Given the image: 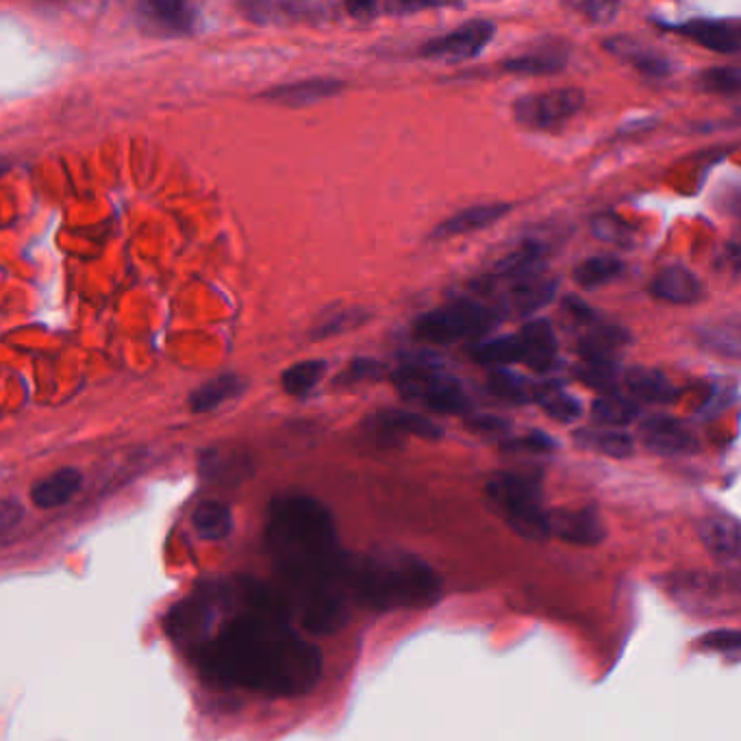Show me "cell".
<instances>
[{"label": "cell", "mask_w": 741, "mask_h": 741, "mask_svg": "<svg viewBox=\"0 0 741 741\" xmlns=\"http://www.w3.org/2000/svg\"><path fill=\"white\" fill-rule=\"evenodd\" d=\"M194 622L192 657L211 685L296 699L323 679V655L296 633L277 587L253 579L203 583L194 590Z\"/></svg>", "instance_id": "cell-1"}, {"label": "cell", "mask_w": 741, "mask_h": 741, "mask_svg": "<svg viewBox=\"0 0 741 741\" xmlns=\"http://www.w3.org/2000/svg\"><path fill=\"white\" fill-rule=\"evenodd\" d=\"M266 548L279 594L312 635L340 631L353 607L349 563L331 511L305 494L277 496L266 515Z\"/></svg>", "instance_id": "cell-2"}, {"label": "cell", "mask_w": 741, "mask_h": 741, "mask_svg": "<svg viewBox=\"0 0 741 741\" xmlns=\"http://www.w3.org/2000/svg\"><path fill=\"white\" fill-rule=\"evenodd\" d=\"M349 587L353 603L378 611L422 609L441 596L439 576L430 566L400 552L351 557Z\"/></svg>", "instance_id": "cell-3"}, {"label": "cell", "mask_w": 741, "mask_h": 741, "mask_svg": "<svg viewBox=\"0 0 741 741\" xmlns=\"http://www.w3.org/2000/svg\"><path fill=\"white\" fill-rule=\"evenodd\" d=\"M505 316L498 307L474 299V296H457L454 301L424 312L413 320V338L435 347H450L459 342L481 340L498 325H502Z\"/></svg>", "instance_id": "cell-4"}, {"label": "cell", "mask_w": 741, "mask_h": 741, "mask_svg": "<svg viewBox=\"0 0 741 741\" xmlns=\"http://www.w3.org/2000/svg\"><path fill=\"white\" fill-rule=\"evenodd\" d=\"M487 498L507 524L526 539H548V511L542 502V485L531 474L498 472L487 481Z\"/></svg>", "instance_id": "cell-5"}, {"label": "cell", "mask_w": 741, "mask_h": 741, "mask_svg": "<svg viewBox=\"0 0 741 741\" xmlns=\"http://www.w3.org/2000/svg\"><path fill=\"white\" fill-rule=\"evenodd\" d=\"M396 391L433 413L441 415H467L472 411V400L457 376L435 366L409 362L389 372Z\"/></svg>", "instance_id": "cell-6"}, {"label": "cell", "mask_w": 741, "mask_h": 741, "mask_svg": "<svg viewBox=\"0 0 741 741\" xmlns=\"http://www.w3.org/2000/svg\"><path fill=\"white\" fill-rule=\"evenodd\" d=\"M585 92L579 87H559L526 94L511 105L513 120L529 131H557L574 120L585 107Z\"/></svg>", "instance_id": "cell-7"}, {"label": "cell", "mask_w": 741, "mask_h": 741, "mask_svg": "<svg viewBox=\"0 0 741 741\" xmlns=\"http://www.w3.org/2000/svg\"><path fill=\"white\" fill-rule=\"evenodd\" d=\"M472 288L476 290V294H489L494 296L498 303H494V307H498L502 312V316H533L537 312H542L544 307H548L559 290V281L555 277H548L542 272L529 275V277H520L513 281H502V283H489L485 279H478L472 283Z\"/></svg>", "instance_id": "cell-8"}, {"label": "cell", "mask_w": 741, "mask_h": 741, "mask_svg": "<svg viewBox=\"0 0 741 741\" xmlns=\"http://www.w3.org/2000/svg\"><path fill=\"white\" fill-rule=\"evenodd\" d=\"M496 24L485 17H474L457 28L430 37L420 44L417 57L435 63H463L476 59L494 39Z\"/></svg>", "instance_id": "cell-9"}, {"label": "cell", "mask_w": 741, "mask_h": 741, "mask_svg": "<svg viewBox=\"0 0 741 741\" xmlns=\"http://www.w3.org/2000/svg\"><path fill=\"white\" fill-rule=\"evenodd\" d=\"M640 441L648 450L657 454H666V457L694 454L701 450V441L692 433V428L679 417H672L666 413H655L642 420Z\"/></svg>", "instance_id": "cell-10"}, {"label": "cell", "mask_w": 741, "mask_h": 741, "mask_svg": "<svg viewBox=\"0 0 741 741\" xmlns=\"http://www.w3.org/2000/svg\"><path fill=\"white\" fill-rule=\"evenodd\" d=\"M603 48L614 59L635 68L648 81H666L677 72V63L655 46L631 35H614L603 41Z\"/></svg>", "instance_id": "cell-11"}, {"label": "cell", "mask_w": 741, "mask_h": 741, "mask_svg": "<svg viewBox=\"0 0 741 741\" xmlns=\"http://www.w3.org/2000/svg\"><path fill=\"white\" fill-rule=\"evenodd\" d=\"M666 31H672L707 50L720 54H736L740 50V28L736 22L716 20V17H690L681 22H659Z\"/></svg>", "instance_id": "cell-12"}, {"label": "cell", "mask_w": 741, "mask_h": 741, "mask_svg": "<svg viewBox=\"0 0 741 741\" xmlns=\"http://www.w3.org/2000/svg\"><path fill=\"white\" fill-rule=\"evenodd\" d=\"M513 211V203H478L465 209L454 211L446 220H441L428 235L430 242H446L452 238L470 235L476 231H485L491 224L505 220Z\"/></svg>", "instance_id": "cell-13"}, {"label": "cell", "mask_w": 741, "mask_h": 741, "mask_svg": "<svg viewBox=\"0 0 741 741\" xmlns=\"http://www.w3.org/2000/svg\"><path fill=\"white\" fill-rule=\"evenodd\" d=\"M248 20L257 24H325L333 17V7L323 2H248L242 4Z\"/></svg>", "instance_id": "cell-14"}, {"label": "cell", "mask_w": 741, "mask_h": 741, "mask_svg": "<svg viewBox=\"0 0 741 741\" xmlns=\"http://www.w3.org/2000/svg\"><path fill=\"white\" fill-rule=\"evenodd\" d=\"M570 61V46L561 39H548L522 54H513L500 63V70L515 76H550L559 74Z\"/></svg>", "instance_id": "cell-15"}, {"label": "cell", "mask_w": 741, "mask_h": 741, "mask_svg": "<svg viewBox=\"0 0 741 741\" xmlns=\"http://www.w3.org/2000/svg\"><path fill=\"white\" fill-rule=\"evenodd\" d=\"M651 294L661 303L688 307L705 299V286L690 268L681 264H670L653 277Z\"/></svg>", "instance_id": "cell-16"}, {"label": "cell", "mask_w": 741, "mask_h": 741, "mask_svg": "<svg viewBox=\"0 0 741 741\" xmlns=\"http://www.w3.org/2000/svg\"><path fill=\"white\" fill-rule=\"evenodd\" d=\"M548 533L576 546H596L605 539V524L596 509L548 511Z\"/></svg>", "instance_id": "cell-17"}, {"label": "cell", "mask_w": 741, "mask_h": 741, "mask_svg": "<svg viewBox=\"0 0 741 741\" xmlns=\"http://www.w3.org/2000/svg\"><path fill=\"white\" fill-rule=\"evenodd\" d=\"M366 426L372 435L378 437H400V435H413L428 441H439L444 437V428L433 422L426 415L404 411V409H382L372 413L366 420Z\"/></svg>", "instance_id": "cell-18"}, {"label": "cell", "mask_w": 741, "mask_h": 741, "mask_svg": "<svg viewBox=\"0 0 741 741\" xmlns=\"http://www.w3.org/2000/svg\"><path fill=\"white\" fill-rule=\"evenodd\" d=\"M347 89V83L336 76H312L286 85H277L262 94L264 100L283 105V107H307L314 102H323L340 96Z\"/></svg>", "instance_id": "cell-19"}, {"label": "cell", "mask_w": 741, "mask_h": 741, "mask_svg": "<svg viewBox=\"0 0 741 741\" xmlns=\"http://www.w3.org/2000/svg\"><path fill=\"white\" fill-rule=\"evenodd\" d=\"M633 342L629 329L598 318L594 325L581 331L579 340V357L594 362H618V355L627 351Z\"/></svg>", "instance_id": "cell-20"}, {"label": "cell", "mask_w": 741, "mask_h": 741, "mask_svg": "<svg viewBox=\"0 0 741 741\" xmlns=\"http://www.w3.org/2000/svg\"><path fill=\"white\" fill-rule=\"evenodd\" d=\"M522 342V364L537 374H548L557 364L559 342L552 325L546 318H535L518 333Z\"/></svg>", "instance_id": "cell-21"}, {"label": "cell", "mask_w": 741, "mask_h": 741, "mask_svg": "<svg viewBox=\"0 0 741 741\" xmlns=\"http://www.w3.org/2000/svg\"><path fill=\"white\" fill-rule=\"evenodd\" d=\"M548 257V244L542 240H526L518 248L509 251L505 257H500L491 272L483 279L489 283H502L513 281L520 277H529L544 270V259Z\"/></svg>", "instance_id": "cell-22"}, {"label": "cell", "mask_w": 741, "mask_h": 741, "mask_svg": "<svg viewBox=\"0 0 741 741\" xmlns=\"http://www.w3.org/2000/svg\"><path fill=\"white\" fill-rule=\"evenodd\" d=\"M142 17L157 31L172 35H190L198 24V9L181 0H153L139 4Z\"/></svg>", "instance_id": "cell-23"}, {"label": "cell", "mask_w": 741, "mask_h": 741, "mask_svg": "<svg viewBox=\"0 0 741 741\" xmlns=\"http://www.w3.org/2000/svg\"><path fill=\"white\" fill-rule=\"evenodd\" d=\"M701 539L705 548L722 563H738L741 559L740 522L729 515H709L701 524Z\"/></svg>", "instance_id": "cell-24"}, {"label": "cell", "mask_w": 741, "mask_h": 741, "mask_svg": "<svg viewBox=\"0 0 741 741\" xmlns=\"http://www.w3.org/2000/svg\"><path fill=\"white\" fill-rule=\"evenodd\" d=\"M83 487V474L76 467H61L31 487V502L37 509H59L68 505Z\"/></svg>", "instance_id": "cell-25"}, {"label": "cell", "mask_w": 741, "mask_h": 741, "mask_svg": "<svg viewBox=\"0 0 741 741\" xmlns=\"http://www.w3.org/2000/svg\"><path fill=\"white\" fill-rule=\"evenodd\" d=\"M624 385L629 389V396L640 404H670L679 398L677 385L657 368H646V366H635L627 372Z\"/></svg>", "instance_id": "cell-26"}, {"label": "cell", "mask_w": 741, "mask_h": 741, "mask_svg": "<svg viewBox=\"0 0 741 741\" xmlns=\"http://www.w3.org/2000/svg\"><path fill=\"white\" fill-rule=\"evenodd\" d=\"M370 320V309L362 305H338L318 316V320L309 329V338L316 342L340 338L366 327Z\"/></svg>", "instance_id": "cell-27"}, {"label": "cell", "mask_w": 741, "mask_h": 741, "mask_svg": "<svg viewBox=\"0 0 741 741\" xmlns=\"http://www.w3.org/2000/svg\"><path fill=\"white\" fill-rule=\"evenodd\" d=\"M574 444L583 450H592L611 459H629L635 454V439L618 428L587 426L574 430Z\"/></svg>", "instance_id": "cell-28"}, {"label": "cell", "mask_w": 741, "mask_h": 741, "mask_svg": "<svg viewBox=\"0 0 741 741\" xmlns=\"http://www.w3.org/2000/svg\"><path fill=\"white\" fill-rule=\"evenodd\" d=\"M244 389H246V380L240 374H233V372L220 374L190 393V409L194 413L214 411L222 406L224 402L240 398Z\"/></svg>", "instance_id": "cell-29"}, {"label": "cell", "mask_w": 741, "mask_h": 741, "mask_svg": "<svg viewBox=\"0 0 741 741\" xmlns=\"http://www.w3.org/2000/svg\"><path fill=\"white\" fill-rule=\"evenodd\" d=\"M533 402L555 422L561 424H572L583 415V402L570 393L568 389L561 387V382H537L535 385V393H533Z\"/></svg>", "instance_id": "cell-30"}, {"label": "cell", "mask_w": 741, "mask_h": 741, "mask_svg": "<svg viewBox=\"0 0 741 741\" xmlns=\"http://www.w3.org/2000/svg\"><path fill=\"white\" fill-rule=\"evenodd\" d=\"M624 270L627 266L618 255H594L572 270V279L583 290H598L618 281Z\"/></svg>", "instance_id": "cell-31"}, {"label": "cell", "mask_w": 741, "mask_h": 741, "mask_svg": "<svg viewBox=\"0 0 741 741\" xmlns=\"http://www.w3.org/2000/svg\"><path fill=\"white\" fill-rule=\"evenodd\" d=\"M470 357L478 364V366H487V368H507L513 364H522V342L518 333L511 336H498V338H489L485 342H478L470 349Z\"/></svg>", "instance_id": "cell-32"}, {"label": "cell", "mask_w": 741, "mask_h": 741, "mask_svg": "<svg viewBox=\"0 0 741 741\" xmlns=\"http://www.w3.org/2000/svg\"><path fill=\"white\" fill-rule=\"evenodd\" d=\"M696 338H699V344L705 351L716 353V355L727 357V360H733V362L740 360L741 340L738 316H733L729 320H718V323H709V325L699 327Z\"/></svg>", "instance_id": "cell-33"}, {"label": "cell", "mask_w": 741, "mask_h": 741, "mask_svg": "<svg viewBox=\"0 0 741 741\" xmlns=\"http://www.w3.org/2000/svg\"><path fill=\"white\" fill-rule=\"evenodd\" d=\"M192 524L201 539L222 542L233 531V513L229 505L220 500H205L192 513Z\"/></svg>", "instance_id": "cell-34"}, {"label": "cell", "mask_w": 741, "mask_h": 741, "mask_svg": "<svg viewBox=\"0 0 741 741\" xmlns=\"http://www.w3.org/2000/svg\"><path fill=\"white\" fill-rule=\"evenodd\" d=\"M592 417L605 428H622L640 417V404L620 391L600 393L592 404Z\"/></svg>", "instance_id": "cell-35"}, {"label": "cell", "mask_w": 741, "mask_h": 741, "mask_svg": "<svg viewBox=\"0 0 741 741\" xmlns=\"http://www.w3.org/2000/svg\"><path fill=\"white\" fill-rule=\"evenodd\" d=\"M535 385L529 378L520 376L518 372L509 370V368H491L487 374L485 387L487 391L507 404H529L533 402V393H535Z\"/></svg>", "instance_id": "cell-36"}, {"label": "cell", "mask_w": 741, "mask_h": 741, "mask_svg": "<svg viewBox=\"0 0 741 741\" xmlns=\"http://www.w3.org/2000/svg\"><path fill=\"white\" fill-rule=\"evenodd\" d=\"M327 370H329V362L325 360L299 362L281 374V387L288 396L305 398L320 385Z\"/></svg>", "instance_id": "cell-37"}, {"label": "cell", "mask_w": 741, "mask_h": 741, "mask_svg": "<svg viewBox=\"0 0 741 741\" xmlns=\"http://www.w3.org/2000/svg\"><path fill=\"white\" fill-rule=\"evenodd\" d=\"M590 231L596 240L607 242V244H616L622 248H633L635 244V229L629 222H624L618 214H611V211L596 214L590 220Z\"/></svg>", "instance_id": "cell-38"}, {"label": "cell", "mask_w": 741, "mask_h": 741, "mask_svg": "<svg viewBox=\"0 0 741 741\" xmlns=\"http://www.w3.org/2000/svg\"><path fill=\"white\" fill-rule=\"evenodd\" d=\"M574 376L600 393H611V391H618L620 366L618 362L579 360V364L574 366Z\"/></svg>", "instance_id": "cell-39"}, {"label": "cell", "mask_w": 741, "mask_h": 741, "mask_svg": "<svg viewBox=\"0 0 741 741\" xmlns=\"http://www.w3.org/2000/svg\"><path fill=\"white\" fill-rule=\"evenodd\" d=\"M696 87L701 92H707V94L736 96V94H740L741 70L736 65L705 68L696 74Z\"/></svg>", "instance_id": "cell-40"}, {"label": "cell", "mask_w": 741, "mask_h": 741, "mask_svg": "<svg viewBox=\"0 0 741 741\" xmlns=\"http://www.w3.org/2000/svg\"><path fill=\"white\" fill-rule=\"evenodd\" d=\"M387 374H389V368L382 362H376L370 357H357L336 378V385L351 387V385H362V382H376L385 378Z\"/></svg>", "instance_id": "cell-41"}, {"label": "cell", "mask_w": 741, "mask_h": 741, "mask_svg": "<svg viewBox=\"0 0 741 741\" xmlns=\"http://www.w3.org/2000/svg\"><path fill=\"white\" fill-rule=\"evenodd\" d=\"M570 11L583 15L587 22L592 24H609L616 20V15L620 13V4L618 2H603V0H581V2H568L566 4Z\"/></svg>", "instance_id": "cell-42"}, {"label": "cell", "mask_w": 741, "mask_h": 741, "mask_svg": "<svg viewBox=\"0 0 741 741\" xmlns=\"http://www.w3.org/2000/svg\"><path fill=\"white\" fill-rule=\"evenodd\" d=\"M465 4L461 2H415V0H393V2H378V11L380 15H413V13H422V11H435V9H463Z\"/></svg>", "instance_id": "cell-43"}, {"label": "cell", "mask_w": 741, "mask_h": 741, "mask_svg": "<svg viewBox=\"0 0 741 741\" xmlns=\"http://www.w3.org/2000/svg\"><path fill=\"white\" fill-rule=\"evenodd\" d=\"M505 450H513V452H550L557 448V441L546 435L544 430H529L524 435H518V437H509L500 444Z\"/></svg>", "instance_id": "cell-44"}, {"label": "cell", "mask_w": 741, "mask_h": 741, "mask_svg": "<svg viewBox=\"0 0 741 741\" xmlns=\"http://www.w3.org/2000/svg\"><path fill=\"white\" fill-rule=\"evenodd\" d=\"M738 400V385L733 382H718L712 389V396L705 400V404L701 406V415L707 420L720 415L722 411H727L729 406H733Z\"/></svg>", "instance_id": "cell-45"}, {"label": "cell", "mask_w": 741, "mask_h": 741, "mask_svg": "<svg viewBox=\"0 0 741 741\" xmlns=\"http://www.w3.org/2000/svg\"><path fill=\"white\" fill-rule=\"evenodd\" d=\"M563 314L583 331V329H587L590 325H594L600 316L583 301V299H579V296H566L563 299Z\"/></svg>", "instance_id": "cell-46"}, {"label": "cell", "mask_w": 741, "mask_h": 741, "mask_svg": "<svg viewBox=\"0 0 741 741\" xmlns=\"http://www.w3.org/2000/svg\"><path fill=\"white\" fill-rule=\"evenodd\" d=\"M465 422H467L470 430H474L478 435H489V437H494V435L500 437V435H507L511 430V424L507 420H502L498 415H487V413L470 415V417H465Z\"/></svg>", "instance_id": "cell-47"}, {"label": "cell", "mask_w": 741, "mask_h": 741, "mask_svg": "<svg viewBox=\"0 0 741 741\" xmlns=\"http://www.w3.org/2000/svg\"><path fill=\"white\" fill-rule=\"evenodd\" d=\"M703 644L718 653H740L741 637L738 631H714L703 637Z\"/></svg>", "instance_id": "cell-48"}, {"label": "cell", "mask_w": 741, "mask_h": 741, "mask_svg": "<svg viewBox=\"0 0 741 741\" xmlns=\"http://www.w3.org/2000/svg\"><path fill=\"white\" fill-rule=\"evenodd\" d=\"M24 515V509L15 500H0V537L13 531Z\"/></svg>", "instance_id": "cell-49"}, {"label": "cell", "mask_w": 741, "mask_h": 741, "mask_svg": "<svg viewBox=\"0 0 741 741\" xmlns=\"http://www.w3.org/2000/svg\"><path fill=\"white\" fill-rule=\"evenodd\" d=\"M344 11L355 17V20H374L376 15H380L378 11V2H372V0H357V2H347L344 4Z\"/></svg>", "instance_id": "cell-50"}, {"label": "cell", "mask_w": 741, "mask_h": 741, "mask_svg": "<svg viewBox=\"0 0 741 741\" xmlns=\"http://www.w3.org/2000/svg\"><path fill=\"white\" fill-rule=\"evenodd\" d=\"M653 126H657L655 118H637V120H631L629 124H624L620 129V135H635V133L640 135V133H644V131H648Z\"/></svg>", "instance_id": "cell-51"}, {"label": "cell", "mask_w": 741, "mask_h": 741, "mask_svg": "<svg viewBox=\"0 0 741 741\" xmlns=\"http://www.w3.org/2000/svg\"><path fill=\"white\" fill-rule=\"evenodd\" d=\"M2 172H7V166L0 161V174H2Z\"/></svg>", "instance_id": "cell-52"}]
</instances>
